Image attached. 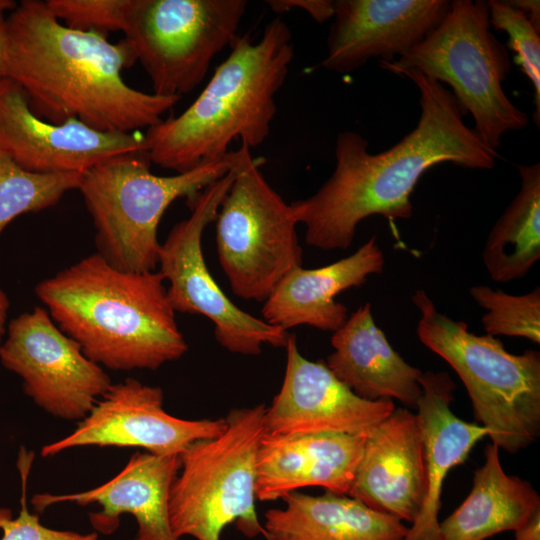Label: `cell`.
Masks as SVG:
<instances>
[{"mask_svg":"<svg viewBox=\"0 0 540 540\" xmlns=\"http://www.w3.org/2000/svg\"><path fill=\"white\" fill-rule=\"evenodd\" d=\"M230 160L234 180L215 218L219 263L236 296L265 302L303 264L297 222L260 171L263 159L241 143Z\"/></svg>","mask_w":540,"mask_h":540,"instance_id":"9c48e42d","label":"cell"},{"mask_svg":"<svg viewBox=\"0 0 540 540\" xmlns=\"http://www.w3.org/2000/svg\"><path fill=\"white\" fill-rule=\"evenodd\" d=\"M489 20L495 29L507 33V46L517 53L522 71L534 89L535 111L533 120L540 124V37L522 11L507 1L488 0Z\"/></svg>","mask_w":540,"mask_h":540,"instance_id":"83f0119b","label":"cell"},{"mask_svg":"<svg viewBox=\"0 0 540 540\" xmlns=\"http://www.w3.org/2000/svg\"><path fill=\"white\" fill-rule=\"evenodd\" d=\"M384 264V254L373 236L353 254L332 264L314 269L297 267L263 302V320L285 331L308 325L334 332L348 318L347 307L335 297L362 286L369 275L380 274Z\"/></svg>","mask_w":540,"mask_h":540,"instance_id":"ffe728a7","label":"cell"},{"mask_svg":"<svg viewBox=\"0 0 540 540\" xmlns=\"http://www.w3.org/2000/svg\"><path fill=\"white\" fill-rule=\"evenodd\" d=\"M159 271L126 272L98 253L35 287L54 323L112 370H155L188 349Z\"/></svg>","mask_w":540,"mask_h":540,"instance_id":"3957f363","label":"cell"},{"mask_svg":"<svg viewBox=\"0 0 540 540\" xmlns=\"http://www.w3.org/2000/svg\"><path fill=\"white\" fill-rule=\"evenodd\" d=\"M230 49L186 110L147 129L151 163L184 173L223 159L235 140L250 149L266 140L294 56L291 30L277 17L258 41L238 35Z\"/></svg>","mask_w":540,"mask_h":540,"instance_id":"277c9868","label":"cell"},{"mask_svg":"<svg viewBox=\"0 0 540 540\" xmlns=\"http://www.w3.org/2000/svg\"><path fill=\"white\" fill-rule=\"evenodd\" d=\"M420 92L416 127L387 150L372 154L354 131L340 132L335 169L311 196L291 203L294 218L306 227L305 241L322 250L347 249L357 225L372 215L408 219L411 194L431 167L452 163L490 169L497 151L486 146L463 120L467 112L442 83L417 70L401 74Z\"/></svg>","mask_w":540,"mask_h":540,"instance_id":"6da1fadb","label":"cell"},{"mask_svg":"<svg viewBox=\"0 0 540 540\" xmlns=\"http://www.w3.org/2000/svg\"><path fill=\"white\" fill-rule=\"evenodd\" d=\"M282 386L264 415L269 435L365 434L390 415L392 400L356 395L322 361L302 356L290 334Z\"/></svg>","mask_w":540,"mask_h":540,"instance_id":"9a60e30c","label":"cell"},{"mask_svg":"<svg viewBox=\"0 0 540 540\" xmlns=\"http://www.w3.org/2000/svg\"><path fill=\"white\" fill-rule=\"evenodd\" d=\"M540 508L532 485L505 473L499 448L489 444L485 462L474 473L472 489L463 503L439 522V540H485L516 530Z\"/></svg>","mask_w":540,"mask_h":540,"instance_id":"cb8c5ba5","label":"cell"},{"mask_svg":"<svg viewBox=\"0 0 540 540\" xmlns=\"http://www.w3.org/2000/svg\"><path fill=\"white\" fill-rule=\"evenodd\" d=\"M33 459V452L22 447L17 464L22 484L21 508L16 517L12 516L9 509L0 508V540H97L96 532L82 534L46 527L41 524L38 513L28 510L26 490Z\"/></svg>","mask_w":540,"mask_h":540,"instance_id":"f1b7e54d","label":"cell"},{"mask_svg":"<svg viewBox=\"0 0 540 540\" xmlns=\"http://www.w3.org/2000/svg\"><path fill=\"white\" fill-rule=\"evenodd\" d=\"M245 0H128L123 33L153 92L181 97L205 78L213 58L232 46Z\"/></svg>","mask_w":540,"mask_h":540,"instance_id":"30bf717a","label":"cell"},{"mask_svg":"<svg viewBox=\"0 0 540 540\" xmlns=\"http://www.w3.org/2000/svg\"><path fill=\"white\" fill-rule=\"evenodd\" d=\"M5 24L4 77L22 88L32 111L46 121L78 120L102 132L132 133L161 122L181 99L129 86L121 74L137 61L129 43L69 28L45 1L22 0Z\"/></svg>","mask_w":540,"mask_h":540,"instance_id":"7a4b0ae2","label":"cell"},{"mask_svg":"<svg viewBox=\"0 0 540 540\" xmlns=\"http://www.w3.org/2000/svg\"><path fill=\"white\" fill-rule=\"evenodd\" d=\"M0 361L22 378L24 392L40 408L66 420H82L112 385L41 307L9 323Z\"/></svg>","mask_w":540,"mask_h":540,"instance_id":"7c38bea8","label":"cell"},{"mask_svg":"<svg viewBox=\"0 0 540 540\" xmlns=\"http://www.w3.org/2000/svg\"><path fill=\"white\" fill-rule=\"evenodd\" d=\"M348 495L414 523L426 495L424 442L416 414L395 408L368 433Z\"/></svg>","mask_w":540,"mask_h":540,"instance_id":"e0dca14e","label":"cell"},{"mask_svg":"<svg viewBox=\"0 0 540 540\" xmlns=\"http://www.w3.org/2000/svg\"><path fill=\"white\" fill-rule=\"evenodd\" d=\"M151 164L145 149L115 155L84 172L77 189L93 220L97 253L122 271H155L167 208L178 198L192 201L231 168L230 152L172 176L153 174Z\"/></svg>","mask_w":540,"mask_h":540,"instance_id":"8992f818","label":"cell"},{"mask_svg":"<svg viewBox=\"0 0 540 540\" xmlns=\"http://www.w3.org/2000/svg\"><path fill=\"white\" fill-rule=\"evenodd\" d=\"M180 464V454L136 452L119 474L96 488L65 495L35 494L31 504L37 513L62 502L98 504L101 509L90 513L89 520L102 534L113 533L120 516L130 514L138 526L134 540H178L170 525L169 494Z\"/></svg>","mask_w":540,"mask_h":540,"instance_id":"ac0fdd59","label":"cell"},{"mask_svg":"<svg viewBox=\"0 0 540 540\" xmlns=\"http://www.w3.org/2000/svg\"><path fill=\"white\" fill-rule=\"evenodd\" d=\"M275 13H285L294 8L305 10L317 23H324L334 16V0H268Z\"/></svg>","mask_w":540,"mask_h":540,"instance_id":"4dcf8cb0","label":"cell"},{"mask_svg":"<svg viewBox=\"0 0 540 540\" xmlns=\"http://www.w3.org/2000/svg\"><path fill=\"white\" fill-rule=\"evenodd\" d=\"M450 8L448 0H334L321 65L347 74L373 58L393 61L422 42Z\"/></svg>","mask_w":540,"mask_h":540,"instance_id":"2e32d148","label":"cell"},{"mask_svg":"<svg viewBox=\"0 0 540 540\" xmlns=\"http://www.w3.org/2000/svg\"><path fill=\"white\" fill-rule=\"evenodd\" d=\"M266 407L236 408L217 437L190 444L180 454L171 485L169 518L176 539L220 540L230 523L249 538L268 540L256 513V458Z\"/></svg>","mask_w":540,"mask_h":540,"instance_id":"ba28073f","label":"cell"},{"mask_svg":"<svg viewBox=\"0 0 540 540\" xmlns=\"http://www.w3.org/2000/svg\"><path fill=\"white\" fill-rule=\"evenodd\" d=\"M144 149L141 131L102 132L78 120L46 121L32 111L17 83L0 79V151L26 171L83 174L110 157Z\"/></svg>","mask_w":540,"mask_h":540,"instance_id":"5bb4252c","label":"cell"},{"mask_svg":"<svg viewBox=\"0 0 540 540\" xmlns=\"http://www.w3.org/2000/svg\"><path fill=\"white\" fill-rule=\"evenodd\" d=\"M469 293L486 310L481 320L487 334L521 337L540 343L539 287L529 293L512 295L486 285H474Z\"/></svg>","mask_w":540,"mask_h":540,"instance_id":"4316f807","label":"cell"},{"mask_svg":"<svg viewBox=\"0 0 540 540\" xmlns=\"http://www.w3.org/2000/svg\"><path fill=\"white\" fill-rule=\"evenodd\" d=\"M282 500L285 508L264 515L268 540H403L409 530L398 518L347 495L295 491Z\"/></svg>","mask_w":540,"mask_h":540,"instance_id":"603a6c76","label":"cell"},{"mask_svg":"<svg viewBox=\"0 0 540 540\" xmlns=\"http://www.w3.org/2000/svg\"><path fill=\"white\" fill-rule=\"evenodd\" d=\"M422 394L416 413L422 431L426 495L420 515L403 540H439L438 513L449 471L466 461L475 444L488 435L479 424L458 418L451 410L455 384L447 372H422Z\"/></svg>","mask_w":540,"mask_h":540,"instance_id":"44dd1931","label":"cell"},{"mask_svg":"<svg viewBox=\"0 0 540 540\" xmlns=\"http://www.w3.org/2000/svg\"><path fill=\"white\" fill-rule=\"evenodd\" d=\"M515 532V540H540V508L518 527Z\"/></svg>","mask_w":540,"mask_h":540,"instance_id":"d6a6232c","label":"cell"},{"mask_svg":"<svg viewBox=\"0 0 540 540\" xmlns=\"http://www.w3.org/2000/svg\"><path fill=\"white\" fill-rule=\"evenodd\" d=\"M81 173L41 174L26 171L0 151V233L16 217L56 205L78 189Z\"/></svg>","mask_w":540,"mask_h":540,"instance_id":"484cf974","label":"cell"},{"mask_svg":"<svg viewBox=\"0 0 540 540\" xmlns=\"http://www.w3.org/2000/svg\"><path fill=\"white\" fill-rule=\"evenodd\" d=\"M234 180V170L210 183L188 202L191 215L176 223L161 244L158 265L174 311L200 314L214 324L217 342L226 350L258 355L262 345L285 347L290 334L237 307L211 275L202 251L205 228L215 221Z\"/></svg>","mask_w":540,"mask_h":540,"instance_id":"8fae6325","label":"cell"},{"mask_svg":"<svg viewBox=\"0 0 540 540\" xmlns=\"http://www.w3.org/2000/svg\"><path fill=\"white\" fill-rule=\"evenodd\" d=\"M512 7L527 17L534 29L540 33V2L538 0H506Z\"/></svg>","mask_w":540,"mask_h":540,"instance_id":"1f68e13d","label":"cell"},{"mask_svg":"<svg viewBox=\"0 0 540 540\" xmlns=\"http://www.w3.org/2000/svg\"><path fill=\"white\" fill-rule=\"evenodd\" d=\"M367 435L264 432L256 458V499L274 501L312 486L348 495Z\"/></svg>","mask_w":540,"mask_h":540,"instance_id":"d6986e66","label":"cell"},{"mask_svg":"<svg viewBox=\"0 0 540 540\" xmlns=\"http://www.w3.org/2000/svg\"><path fill=\"white\" fill-rule=\"evenodd\" d=\"M331 344L334 352L325 364L356 395L369 401L397 399L416 407L422 371L393 349L374 322L369 302L333 332Z\"/></svg>","mask_w":540,"mask_h":540,"instance_id":"7402d4cb","label":"cell"},{"mask_svg":"<svg viewBox=\"0 0 540 540\" xmlns=\"http://www.w3.org/2000/svg\"><path fill=\"white\" fill-rule=\"evenodd\" d=\"M412 301L420 311L419 340L458 374L492 444L509 453L530 446L540 434L539 351L512 354L498 338L470 332L439 312L424 290Z\"/></svg>","mask_w":540,"mask_h":540,"instance_id":"5b68a950","label":"cell"},{"mask_svg":"<svg viewBox=\"0 0 540 540\" xmlns=\"http://www.w3.org/2000/svg\"><path fill=\"white\" fill-rule=\"evenodd\" d=\"M517 167L521 188L495 222L482 253L496 282L525 277L540 258V164Z\"/></svg>","mask_w":540,"mask_h":540,"instance_id":"d4e9b609","label":"cell"},{"mask_svg":"<svg viewBox=\"0 0 540 540\" xmlns=\"http://www.w3.org/2000/svg\"><path fill=\"white\" fill-rule=\"evenodd\" d=\"M4 14H0V79L5 75L7 34Z\"/></svg>","mask_w":540,"mask_h":540,"instance_id":"836d02e7","label":"cell"},{"mask_svg":"<svg viewBox=\"0 0 540 540\" xmlns=\"http://www.w3.org/2000/svg\"><path fill=\"white\" fill-rule=\"evenodd\" d=\"M379 65L395 75L417 70L451 86L462 108L474 118V132L497 151L508 131L528 126L527 114L502 87L511 68L506 47L491 33L483 0H454L442 22L427 37L393 61Z\"/></svg>","mask_w":540,"mask_h":540,"instance_id":"52a82bcc","label":"cell"},{"mask_svg":"<svg viewBox=\"0 0 540 540\" xmlns=\"http://www.w3.org/2000/svg\"><path fill=\"white\" fill-rule=\"evenodd\" d=\"M45 3L69 28L106 35L123 32L128 0H47Z\"/></svg>","mask_w":540,"mask_h":540,"instance_id":"f546056e","label":"cell"},{"mask_svg":"<svg viewBox=\"0 0 540 540\" xmlns=\"http://www.w3.org/2000/svg\"><path fill=\"white\" fill-rule=\"evenodd\" d=\"M163 391L127 378L112 384L68 436L41 449L43 457L73 447H137L155 455L181 454L190 444L220 435L226 420H186L163 408Z\"/></svg>","mask_w":540,"mask_h":540,"instance_id":"4fadbf2b","label":"cell"},{"mask_svg":"<svg viewBox=\"0 0 540 540\" xmlns=\"http://www.w3.org/2000/svg\"><path fill=\"white\" fill-rule=\"evenodd\" d=\"M9 309V300L6 294L0 289V345L4 335L7 333L6 320Z\"/></svg>","mask_w":540,"mask_h":540,"instance_id":"e575fe53","label":"cell"}]
</instances>
